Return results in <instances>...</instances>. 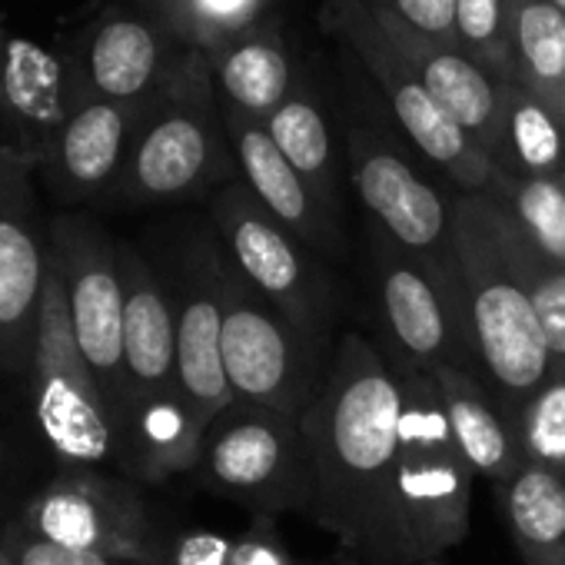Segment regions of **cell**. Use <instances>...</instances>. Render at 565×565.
<instances>
[{
	"label": "cell",
	"instance_id": "obj_27",
	"mask_svg": "<svg viewBox=\"0 0 565 565\" xmlns=\"http://www.w3.org/2000/svg\"><path fill=\"white\" fill-rule=\"evenodd\" d=\"M502 509L525 565H565V476L529 462L502 492Z\"/></svg>",
	"mask_w": 565,
	"mask_h": 565
},
{
	"label": "cell",
	"instance_id": "obj_30",
	"mask_svg": "<svg viewBox=\"0 0 565 565\" xmlns=\"http://www.w3.org/2000/svg\"><path fill=\"white\" fill-rule=\"evenodd\" d=\"M456 44L492 81L515 84L509 0H456Z\"/></svg>",
	"mask_w": 565,
	"mask_h": 565
},
{
	"label": "cell",
	"instance_id": "obj_21",
	"mask_svg": "<svg viewBox=\"0 0 565 565\" xmlns=\"http://www.w3.org/2000/svg\"><path fill=\"white\" fill-rule=\"evenodd\" d=\"M376 21L393 38L399 54L413 64V71L423 77L429 94L472 137V143L489 157V150L495 143V130H499L502 84L492 81L479 64H472L456 44H443L383 11H376Z\"/></svg>",
	"mask_w": 565,
	"mask_h": 565
},
{
	"label": "cell",
	"instance_id": "obj_18",
	"mask_svg": "<svg viewBox=\"0 0 565 565\" xmlns=\"http://www.w3.org/2000/svg\"><path fill=\"white\" fill-rule=\"evenodd\" d=\"M220 114H223V127L230 137L233 160H236V177L246 183V190L320 256H327L337 266L350 263L347 220H340L313 193V186L294 170V163L279 153L266 124L226 104H220Z\"/></svg>",
	"mask_w": 565,
	"mask_h": 565
},
{
	"label": "cell",
	"instance_id": "obj_28",
	"mask_svg": "<svg viewBox=\"0 0 565 565\" xmlns=\"http://www.w3.org/2000/svg\"><path fill=\"white\" fill-rule=\"evenodd\" d=\"M495 213H499L505 249L532 297V307H535V317L548 347V360L552 366H565V263H555L545 253H539L522 236V230L515 226V220L505 213L499 200H495Z\"/></svg>",
	"mask_w": 565,
	"mask_h": 565
},
{
	"label": "cell",
	"instance_id": "obj_16",
	"mask_svg": "<svg viewBox=\"0 0 565 565\" xmlns=\"http://www.w3.org/2000/svg\"><path fill=\"white\" fill-rule=\"evenodd\" d=\"M353 193L366 210V220L386 233L396 246L456 269L452 246V200L443 196L419 170L396 153L383 137L366 127L347 134Z\"/></svg>",
	"mask_w": 565,
	"mask_h": 565
},
{
	"label": "cell",
	"instance_id": "obj_14",
	"mask_svg": "<svg viewBox=\"0 0 565 565\" xmlns=\"http://www.w3.org/2000/svg\"><path fill=\"white\" fill-rule=\"evenodd\" d=\"M34 170L0 147V370L31 376L44 303L51 223H44Z\"/></svg>",
	"mask_w": 565,
	"mask_h": 565
},
{
	"label": "cell",
	"instance_id": "obj_38",
	"mask_svg": "<svg viewBox=\"0 0 565 565\" xmlns=\"http://www.w3.org/2000/svg\"><path fill=\"white\" fill-rule=\"evenodd\" d=\"M426 565H449L446 558H436V562H426Z\"/></svg>",
	"mask_w": 565,
	"mask_h": 565
},
{
	"label": "cell",
	"instance_id": "obj_20",
	"mask_svg": "<svg viewBox=\"0 0 565 565\" xmlns=\"http://www.w3.org/2000/svg\"><path fill=\"white\" fill-rule=\"evenodd\" d=\"M143 104H117L84 90L38 177L57 203H84L114 190Z\"/></svg>",
	"mask_w": 565,
	"mask_h": 565
},
{
	"label": "cell",
	"instance_id": "obj_3",
	"mask_svg": "<svg viewBox=\"0 0 565 565\" xmlns=\"http://www.w3.org/2000/svg\"><path fill=\"white\" fill-rule=\"evenodd\" d=\"M393 366L403 386V419L380 565H426L466 542L476 472L452 436L433 376L406 363Z\"/></svg>",
	"mask_w": 565,
	"mask_h": 565
},
{
	"label": "cell",
	"instance_id": "obj_1",
	"mask_svg": "<svg viewBox=\"0 0 565 565\" xmlns=\"http://www.w3.org/2000/svg\"><path fill=\"white\" fill-rule=\"evenodd\" d=\"M403 386L376 340L343 330L320 396L303 416L313 462V519L353 565H380L399 459Z\"/></svg>",
	"mask_w": 565,
	"mask_h": 565
},
{
	"label": "cell",
	"instance_id": "obj_7",
	"mask_svg": "<svg viewBox=\"0 0 565 565\" xmlns=\"http://www.w3.org/2000/svg\"><path fill=\"white\" fill-rule=\"evenodd\" d=\"M223 246V243H220ZM223 300V370L233 406L303 423L333 363V350L310 340L259 297L220 253Z\"/></svg>",
	"mask_w": 565,
	"mask_h": 565
},
{
	"label": "cell",
	"instance_id": "obj_13",
	"mask_svg": "<svg viewBox=\"0 0 565 565\" xmlns=\"http://www.w3.org/2000/svg\"><path fill=\"white\" fill-rule=\"evenodd\" d=\"M51 263L64 282L74 340L110 403L117 429L127 399L120 243L94 220L64 213L51 220Z\"/></svg>",
	"mask_w": 565,
	"mask_h": 565
},
{
	"label": "cell",
	"instance_id": "obj_37",
	"mask_svg": "<svg viewBox=\"0 0 565 565\" xmlns=\"http://www.w3.org/2000/svg\"><path fill=\"white\" fill-rule=\"evenodd\" d=\"M552 4H555V8H558L562 14H565V0H552Z\"/></svg>",
	"mask_w": 565,
	"mask_h": 565
},
{
	"label": "cell",
	"instance_id": "obj_31",
	"mask_svg": "<svg viewBox=\"0 0 565 565\" xmlns=\"http://www.w3.org/2000/svg\"><path fill=\"white\" fill-rule=\"evenodd\" d=\"M515 426L525 462L565 476V366H548V376L525 399Z\"/></svg>",
	"mask_w": 565,
	"mask_h": 565
},
{
	"label": "cell",
	"instance_id": "obj_17",
	"mask_svg": "<svg viewBox=\"0 0 565 565\" xmlns=\"http://www.w3.org/2000/svg\"><path fill=\"white\" fill-rule=\"evenodd\" d=\"M81 97L84 84L71 57L28 38L0 41V147L18 153L34 173Z\"/></svg>",
	"mask_w": 565,
	"mask_h": 565
},
{
	"label": "cell",
	"instance_id": "obj_9",
	"mask_svg": "<svg viewBox=\"0 0 565 565\" xmlns=\"http://www.w3.org/2000/svg\"><path fill=\"white\" fill-rule=\"evenodd\" d=\"M323 24L360 57L366 74L380 84L403 134L429 163H436L456 183V193H489L499 170L429 94L423 77L399 54L366 0H333L323 11Z\"/></svg>",
	"mask_w": 565,
	"mask_h": 565
},
{
	"label": "cell",
	"instance_id": "obj_22",
	"mask_svg": "<svg viewBox=\"0 0 565 565\" xmlns=\"http://www.w3.org/2000/svg\"><path fill=\"white\" fill-rule=\"evenodd\" d=\"M429 376L439 390L443 409L449 416L452 436L469 469L476 472V479H486L499 492H505L512 479L529 466L515 419L499 403V396L479 370L446 366L433 370Z\"/></svg>",
	"mask_w": 565,
	"mask_h": 565
},
{
	"label": "cell",
	"instance_id": "obj_29",
	"mask_svg": "<svg viewBox=\"0 0 565 565\" xmlns=\"http://www.w3.org/2000/svg\"><path fill=\"white\" fill-rule=\"evenodd\" d=\"M492 200L505 206V213L515 220L522 236L545 253L555 263H565V183L555 180H522L499 173L492 190Z\"/></svg>",
	"mask_w": 565,
	"mask_h": 565
},
{
	"label": "cell",
	"instance_id": "obj_33",
	"mask_svg": "<svg viewBox=\"0 0 565 565\" xmlns=\"http://www.w3.org/2000/svg\"><path fill=\"white\" fill-rule=\"evenodd\" d=\"M366 4L443 44H456V0H366Z\"/></svg>",
	"mask_w": 565,
	"mask_h": 565
},
{
	"label": "cell",
	"instance_id": "obj_19",
	"mask_svg": "<svg viewBox=\"0 0 565 565\" xmlns=\"http://www.w3.org/2000/svg\"><path fill=\"white\" fill-rule=\"evenodd\" d=\"M177 44L180 41L163 21L110 11L90 24L77 51L67 57L87 94L117 104H147L186 54Z\"/></svg>",
	"mask_w": 565,
	"mask_h": 565
},
{
	"label": "cell",
	"instance_id": "obj_5",
	"mask_svg": "<svg viewBox=\"0 0 565 565\" xmlns=\"http://www.w3.org/2000/svg\"><path fill=\"white\" fill-rule=\"evenodd\" d=\"M236 180L210 61L186 51L163 87L143 104L127 163L107 193L114 203L157 206L203 196Z\"/></svg>",
	"mask_w": 565,
	"mask_h": 565
},
{
	"label": "cell",
	"instance_id": "obj_25",
	"mask_svg": "<svg viewBox=\"0 0 565 565\" xmlns=\"http://www.w3.org/2000/svg\"><path fill=\"white\" fill-rule=\"evenodd\" d=\"M266 130L279 153L294 163V170L313 186V193L347 220V193H343V170L337 157V140L330 130L327 110L303 90H294L279 110L266 120Z\"/></svg>",
	"mask_w": 565,
	"mask_h": 565
},
{
	"label": "cell",
	"instance_id": "obj_34",
	"mask_svg": "<svg viewBox=\"0 0 565 565\" xmlns=\"http://www.w3.org/2000/svg\"><path fill=\"white\" fill-rule=\"evenodd\" d=\"M233 542L220 532H186L170 548V565H230Z\"/></svg>",
	"mask_w": 565,
	"mask_h": 565
},
{
	"label": "cell",
	"instance_id": "obj_39",
	"mask_svg": "<svg viewBox=\"0 0 565 565\" xmlns=\"http://www.w3.org/2000/svg\"><path fill=\"white\" fill-rule=\"evenodd\" d=\"M562 183H565V177H562Z\"/></svg>",
	"mask_w": 565,
	"mask_h": 565
},
{
	"label": "cell",
	"instance_id": "obj_36",
	"mask_svg": "<svg viewBox=\"0 0 565 565\" xmlns=\"http://www.w3.org/2000/svg\"><path fill=\"white\" fill-rule=\"evenodd\" d=\"M0 565H14V558H11V555L4 552V545H0Z\"/></svg>",
	"mask_w": 565,
	"mask_h": 565
},
{
	"label": "cell",
	"instance_id": "obj_24",
	"mask_svg": "<svg viewBox=\"0 0 565 565\" xmlns=\"http://www.w3.org/2000/svg\"><path fill=\"white\" fill-rule=\"evenodd\" d=\"M489 160L505 177H565V124L525 87L502 84V110Z\"/></svg>",
	"mask_w": 565,
	"mask_h": 565
},
{
	"label": "cell",
	"instance_id": "obj_12",
	"mask_svg": "<svg viewBox=\"0 0 565 565\" xmlns=\"http://www.w3.org/2000/svg\"><path fill=\"white\" fill-rule=\"evenodd\" d=\"M220 236L210 220L186 226L173 246L160 279L173 303L177 327V380L193 433L203 436L233 406L223 370V300H220Z\"/></svg>",
	"mask_w": 565,
	"mask_h": 565
},
{
	"label": "cell",
	"instance_id": "obj_8",
	"mask_svg": "<svg viewBox=\"0 0 565 565\" xmlns=\"http://www.w3.org/2000/svg\"><path fill=\"white\" fill-rule=\"evenodd\" d=\"M366 273L383 327V353L416 370H479L459 269L436 266L370 223ZM482 373V370H479Z\"/></svg>",
	"mask_w": 565,
	"mask_h": 565
},
{
	"label": "cell",
	"instance_id": "obj_26",
	"mask_svg": "<svg viewBox=\"0 0 565 565\" xmlns=\"http://www.w3.org/2000/svg\"><path fill=\"white\" fill-rule=\"evenodd\" d=\"M515 84L565 124V14L552 0H509Z\"/></svg>",
	"mask_w": 565,
	"mask_h": 565
},
{
	"label": "cell",
	"instance_id": "obj_10",
	"mask_svg": "<svg viewBox=\"0 0 565 565\" xmlns=\"http://www.w3.org/2000/svg\"><path fill=\"white\" fill-rule=\"evenodd\" d=\"M31 393L41 436L64 469H97L114 459V413L74 340L64 282L51 259L31 360Z\"/></svg>",
	"mask_w": 565,
	"mask_h": 565
},
{
	"label": "cell",
	"instance_id": "obj_23",
	"mask_svg": "<svg viewBox=\"0 0 565 565\" xmlns=\"http://www.w3.org/2000/svg\"><path fill=\"white\" fill-rule=\"evenodd\" d=\"M206 61L220 90V104L253 120L266 124L294 94V67L287 47L273 31H239Z\"/></svg>",
	"mask_w": 565,
	"mask_h": 565
},
{
	"label": "cell",
	"instance_id": "obj_11",
	"mask_svg": "<svg viewBox=\"0 0 565 565\" xmlns=\"http://www.w3.org/2000/svg\"><path fill=\"white\" fill-rule=\"evenodd\" d=\"M203 486L259 519L313 512L317 486L303 423L230 406L203 436L193 466Z\"/></svg>",
	"mask_w": 565,
	"mask_h": 565
},
{
	"label": "cell",
	"instance_id": "obj_35",
	"mask_svg": "<svg viewBox=\"0 0 565 565\" xmlns=\"http://www.w3.org/2000/svg\"><path fill=\"white\" fill-rule=\"evenodd\" d=\"M230 565H297V558L273 539V532H246L243 539H233Z\"/></svg>",
	"mask_w": 565,
	"mask_h": 565
},
{
	"label": "cell",
	"instance_id": "obj_2",
	"mask_svg": "<svg viewBox=\"0 0 565 565\" xmlns=\"http://www.w3.org/2000/svg\"><path fill=\"white\" fill-rule=\"evenodd\" d=\"M124 276V373L127 399L117 419V449L134 476L163 479L200 459L177 380L173 303L160 269L130 243H120Z\"/></svg>",
	"mask_w": 565,
	"mask_h": 565
},
{
	"label": "cell",
	"instance_id": "obj_4",
	"mask_svg": "<svg viewBox=\"0 0 565 565\" xmlns=\"http://www.w3.org/2000/svg\"><path fill=\"white\" fill-rule=\"evenodd\" d=\"M452 246L479 370L509 416L519 419L525 399L548 376L552 360L489 193H456Z\"/></svg>",
	"mask_w": 565,
	"mask_h": 565
},
{
	"label": "cell",
	"instance_id": "obj_15",
	"mask_svg": "<svg viewBox=\"0 0 565 565\" xmlns=\"http://www.w3.org/2000/svg\"><path fill=\"white\" fill-rule=\"evenodd\" d=\"M21 522L34 535L81 552L137 562H163L170 555L137 489L97 469H64L28 502Z\"/></svg>",
	"mask_w": 565,
	"mask_h": 565
},
{
	"label": "cell",
	"instance_id": "obj_32",
	"mask_svg": "<svg viewBox=\"0 0 565 565\" xmlns=\"http://www.w3.org/2000/svg\"><path fill=\"white\" fill-rule=\"evenodd\" d=\"M0 545H4V552L14 558V565H170V555L163 562H137V558H114V555H100V552L67 548V545L34 535L21 519L4 525Z\"/></svg>",
	"mask_w": 565,
	"mask_h": 565
},
{
	"label": "cell",
	"instance_id": "obj_6",
	"mask_svg": "<svg viewBox=\"0 0 565 565\" xmlns=\"http://www.w3.org/2000/svg\"><path fill=\"white\" fill-rule=\"evenodd\" d=\"M206 220L249 287L297 330L333 350L350 310L340 266L282 226L239 177L206 200Z\"/></svg>",
	"mask_w": 565,
	"mask_h": 565
}]
</instances>
